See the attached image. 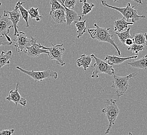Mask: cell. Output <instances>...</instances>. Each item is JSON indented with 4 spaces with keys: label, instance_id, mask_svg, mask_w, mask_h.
Instances as JSON below:
<instances>
[{
    "label": "cell",
    "instance_id": "obj_23",
    "mask_svg": "<svg viewBox=\"0 0 147 135\" xmlns=\"http://www.w3.org/2000/svg\"><path fill=\"white\" fill-rule=\"evenodd\" d=\"M28 11L30 19H35L37 21H40L42 19V17L40 15L38 8L31 7Z\"/></svg>",
    "mask_w": 147,
    "mask_h": 135
},
{
    "label": "cell",
    "instance_id": "obj_19",
    "mask_svg": "<svg viewBox=\"0 0 147 135\" xmlns=\"http://www.w3.org/2000/svg\"><path fill=\"white\" fill-rule=\"evenodd\" d=\"M12 53L11 51H8L6 53L2 51L0 53V69L5 65L10 64L9 59L11 58Z\"/></svg>",
    "mask_w": 147,
    "mask_h": 135
},
{
    "label": "cell",
    "instance_id": "obj_17",
    "mask_svg": "<svg viewBox=\"0 0 147 135\" xmlns=\"http://www.w3.org/2000/svg\"><path fill=\"white\" fill-rule=\"evenodd\" d=\"M92 57L85 54L80 55V58L77 60L76 63L78 67H82L84 70H86L90 67L92 61Z\"/></svg>",
    "mask_w": 147,
    "mask_h": 135
},
{
    "label": "cell",
    "instance_id": "obj_8",
    "mask_svg": "<svg viewBox=\"0 0 147 135\" xmlns=\"http://www.w3.org/2000/svg\"><path fill=\"white\" fill-rule=\"evenodd\" d=\"M11 23L9 14L4 11L3 14L0 16V34L5 36L8 41L13 42L11 38L8 35L10 32V29L13 27V25H10Z\"/></svg>",
    "mask_w": 147,
    "mask_h": 135
},
{
    "label": "cell",
    "instance_id": "obj_24",
    "mask_svg": "<svg viewBox=\"0 0 147 135\" xmlns=\"http://www.w3.org/2000/svg\"><path fill=\"white\" fill-rule=\"evenodd\" d=\"M134 42L139 45H145L146 39L144 37V34H135L134 35Z\"/></svg>",
    "mask_w": 147,
    "mask_h": 135
},
{
    "label": "cell",
    "instance_id": "obj_5",
    "mask_svg": "<svg viewBox=\"0 0 147 135\" xmlns=\"http://www.w3.org/2000/svg\"><path fill=\"white\" fill-rule=\"evenodd\" d=\"M95 60L96 62L93 64V71L91 75L92 78H98L99 73H105L108 75H114L115 70L112 65H109L105 60H103L97 58L94 54L91 55Z\"/></svg>",
    "mask_w": 147,
    "mask_h": 135
},
{
    "label": "cell",
    "instance_id": "obj_15",
    "mask_svg": "<svg viewBox=\"0 0 147 135\" xmlns=\"http://www.w3.org/2000/svg\"><path fill=\"white\" fill-rule=\"evenodd\" d=\"M50 15L55 23H66L65 9H56L54 11L50 12Z\"/></svg>",
    "mask_w": 147,
    "mask_h": 135
},
{
    "label": "cell",
    "instance_id": "obj_2",
    "mask_svg": "<svg viewBox=\"0 0 147 135\" xmlns=\"http://www.w3.org/2000/svg\"><path fill=\"white\" fill-rule=\"evenodd\" d=\"M101 111L106 116L109 121V127L105 132V134H107L110 132L112 127L115 124V122L120 112L119 107L116 104V100L113 99H107L105 103V108Z\"/></svg>",
    "mask_w": 147,
    "mask_h": 135
},
{
    "label": "cell",
    "instance_id": "obj_14",
    "mask_svg": "<svg viewBox=\"0 0 147 135\" xmlns=\"http://www.w3.org/2000/svg\"><path fill=\"white\" fill-rule=\"evenodd\" d=\"M137 57H138L137 54H136L135 56L128 57H121L116 56L114 55L111 56V55H107L105 56V60L108 62L109 65H120L128 59H136Z\"/></svg>",
    "mask_w": 147,
    "mask_h": 135
},
{
    "label": "cell",
    "instance_id": "obj_1",
    "mask_svg": "<svg viewBox=\"0 0 147 135\" xmlns=\"http://www.w3.org/2000/svg\"><path fill=\"white\" fill-rule=\"evenodd\" d=\"M94 29H89L88 32L90 35V37L92 39H96L100 42H107L110 44L116 49L119 55L121 56V53L117 45L112 39L113 35L109 33L110 28H106L100 27L97 23H94Z\"/></svg>",
    "mask_w": 147,
    "mask_h": 135
},
{
    "label": "cell",
    "instance_id": "obj_25",
    "mask_svg": "<svg viewBox=\"0 0 147 135\" xmlns=\"http://www.w3.org/2000/svg\"><path fill=\"white\" fill-rule=\"evenodd\" d=\"M94 6L95 5L93 3H88L87 2L84 3L82 6V17L92 11Z\"/></svg>",
    "mask_w": 147,
    "mask_h": 135
},
{
    "label": "cell",
    "instance_id": "obj_33",
    "mask_svg": "<svg viewBox=\"0 0 147 135\" xmlns=\"http://www.w3.org/2000/svg\"><path fill=\"white\" fill-rule=\"evenodd\" d=\"M79 2L80 3H85L87 2V0H79Z\"/></svg>",
    "mask_w": 147,
    "mask_h": 135
},
{
    "label": "cell",
    "instance_id": "obj_18",
    "mask_svg": "<svg viewBox=\"0 0 147 135\" xmlns=\"http://www.w3.org/2000/svg\"><path fill=\"white\" fill-rule=\"evenodd\" d=\"M128 65L132 67L136 68L138 69H147V55L143 57L142 58L137 60H134L128 62Z\"/></svg>",
    "mask_w": 147,
    "mask_h": 135
},
{
    "label": "cell",
    "instance_id": "obj_12",
    "mask_svg": "<svg viewBox=\"0 0 147 135\" xmlns=\"http://www.w3.org/2000/svg\"><path fill=\"white\" fill-rule=\"evenodd\" d=\"M7 13H8L9 17V19L11 21V23H13V28L14 29V35L16 36L17 34L19 33L20 32L18 31V23L20 20V18L21 17V14L18 9V7L16 5L15 6V9L11 11H5Z\"/></svg>",
    "mask_w": 147,
    "mask_h": 135
},
{
    "label": "cell",
    "instance_id": "obj_10",
    "mask_svg": "<svg viewBox=\"0 0 147 135\" xmlns=\"http://www.w3.org/2000/svg\"><path fill=\"white\" fill-rule=\"evenodd\" d=\"M16 36L17 38L14 39L15 42L14 46L17 52L22 53L27 46L31 45V39H28L25 33L22 31L20 32Z\"/></svg>",
    "mask_w": 147,
    "mask_h": 135
},
{
    "label": "cell",
    "instance_id": "obj_32",
    "mask_svg": "<svg viewBox=\"0 0 147 135\" xmlns=\"http://www.w3.org/2000/svg\"><path fill=\"white\" fill-rule=\"evenodd\" d=\"M144 37H145V39H146V43L145 45H147V33H145L144 34Z\"/></svg>",
    "mask_w": 147,
    "mask_h": 135
},
{
    "label": "cell",
    "instance_id": "obj_11",
    "mask_svg": "<svg viewBox=\"0 0 147 135\" xmlns=\"http://www.w3.org/2000/svg\"><path fill=\"white\" fill-rule=\"evenodd\" d=\"M20 86V82L18 81L15 90H11L9 92V96L6 97V100L13 102L16 106H17L18 104H20L23 106H26L27 104V101L24 97H22L20 96L18 92Z\"/></svg>",
    "mask_w": 147,
    "mask_h": 135
},
{
    "label": "cell",
    "instance_id": "obj_27",
    "mask_svg": "<svg viewBox=\"0 0 147 135\" xmlns=\"http://www.w3.org/2000/svg\"><path fill=\"white\" fill-rule=\"evenodd\" d=\"M50 4L51 6L50 12L54 11L55 10L58 9H65L64 7L63 6L62 4L60 3L58 0H51Z\"/></svg>",
    "mask_w": 147,
    "mask_h": 135
},
{
    "label": "cell",
    "instance_id": "obj_30",
    "mask_svg": "<svg viewBox=\"0 0 147 135\" xmlns=\"http://www.w3.org/2000/svg\"><path fill=\"white\" fill-rule=\"evenodd\" d=\"M134 43V39H133L129 38V39H127L125 41L124 45L125 46H126L127 47H128L131 46Z\"/></svg>",
    "mask_w": 147,
    "mask_h": 135
},
{
    "label": "cell",
    "instance_id": "obj_34",
    "mask_svg": "<svg viewBox=\"0 0 147 135\" xmlns=\"http://www.w3.org/2000/svg\"><path fill=\"white\" fill-rule=\"evenodd\" d=\"M1 5H2V3L0 2V6H1Z\"/></svg>",
    "mask_w": 147,
    "mask_h": 135
},
{
    "label": "cell",
    "instance_id": "obj_9",
    "mask_svg": "<svg viewBox=\"0 0 147 135\" xmlns=\"http://www.w3.org/2000/svg\"><path fill=\"white\" fill-rule=\"evenodd\" d=\"M31 45L27 46L25 49V53L32 57H38L41 53L49 54V51L47 49H43L42 45L39 43H37V40L34 37L31 36Z\"/></svg>",
    "mask_w": 147,
    "mask_h": 135
},
{
    "label": "cell",
    "instance_id": "obj_16",
    "mask_svg": "<svg viewBox=\"0 0 147 135\" xmlns=\"http://www.w3.org/2000/svg\"><path fill=\"white\" fill-rule=\"evenodd\" d=\"M134 23L133 22H128L125 20L124 17L118 19L113 23L114 28V31H117L121 32L124 31V30L127 28L128 25H133Z\"/></svg>",
    "mask_w": 147,
    "mask_h": 135
},
{
    "label": "cell",
    "instance_id": "obj_22",
    "mask_svg": "<svg viewBox=\"0 0 147 135\" xmlns=\"http://www.w3.org/2000/svg\"><path fill=\"white\" fill-rule=\"evenodd\" d=\"M130 30V28H128L125 31H122L121 32H115V34L117 35L119 41L123 45H124L125 42L127 39L134 38V35H131L129 33Z\"/></svg>",
    "mask_w": 147,
    "mask_h": 135
},
{
    "label": "cell",
    "instance_id": "obj_26",
    "mask_svg": "<svg viewBox=\"0 0 147 135\" xmlns=\"http://www.w3.org/2000/svg\"><path fill=\"white\" fill-rule=\"evenodd\" d=\"M144 48L145 47L144 45H139L136 43H134L131 46L127 47V49L138 55V53L144 50Z\"/></svg>",
    "mask_w": 147,
    "mask_h": 135
},
{
    "label": "cell",
    "instance_id": "obj_6",
    "mask_svg": "<svg viewBox=\"0 0 147 135\" xmlns=\"http://www.w3.org/2000/svg\"><path fill=\"white\" fill-rule=\"evenodd\" d=\"M18 70L22 71L23 73H25L28 76L31 77L34 80L35 82L41 81L43 80L49 78H53L57 79V73L55 71L51 70H46L42 71H34V70H26L18 66L16 67Z\"/></svg>",
    "mask_w": 147,
    "mask_h": 135
},
{
    "label": "cell",
    "instance_id": "obj_3",
    "mask_svg": "<svg viewBox=\"0 0 147 135\" xmlns=\"http://www.w3.org/2000/svg\"><path fill=\"white\" fill-rule=\"evenodd\" d=\"M101 4L103 6L109 7L111 9H115L122 14L127 21L129 19H131V22L135 23L137 21L141 19H144L146 16L144 15L140 16L138 14L137 11L134 9L136 6H131L130 3H128L124 7H118L116 6L110 5L107 4V2L105 0H101Z\"/></svg>",
    "mask_w": 147,
    "mask_h": 135
},
{
    "label": "cell",
    "instance_id": "obj_7",
    "mask_svg": "<svg viewBox=\"0 0 147 135\" xmlns=\"http://www.w3.org/2000/svg\"><path fill=\"white\" fill-rule=\"evenodd\" d=\"M51 44V47H47L43 46H41L42 48L45 49H47L49 51L48 56L49 58L51 60H55L57 65L63 66L65 65V62L63 61L62 56L65 51V48L63 47L64 44L54 45Z\"/></svg>",
    "mask_w": 147,
    "mask_h": 135
},
{
    "label": "cell",
    "instance_id": "obj_4",
    "mask_svg": "<svg viewBox=\"0 0 147 135\" xmlns=\"http://www.w3.org/2000/svg\"><path fill=\"white\" fill-rule=\"evenodd\" d=\"M137 73H132L126 76H119L114 75L112 80V84L111 87L115 88V94L119 98L120 97L123 96L129 87V80L134 76H136Z\"/></svg>",
    "mask_w": 147,
    "mask_h": 135
},
{
    "label": "cell",
    "instance_id": "obj_21",
    "mask_svg": "<svg viewBox=\"0 0 147 135\" xmlns=\"http://www.w3.org/2000/svg\"><path fill=\"white\" fill-rule=\"evenodd\" d=\"M26 2H22L20 1H19L17 3H16V5L18 7V9H20V14H21V16L23 18V19L25 21L26 23V27H29V13L28 11L25 9L24 8L23 6V4L24 3H25Z\"/></svg>",
    "mask_w": 147,
    "mask_h": 135
},
{
    "label": "cell",
    "instance_id": "obj_28",
    "mask_svg": "<svg viewBox=\"0 0 147 135\" xmlns=\"http://www.w3.org/2000/svg\"><path fill=\"white\" fill-rule=\"evenodd\" d=\"M3 35H0V46H5V45H11L13 44V42H10L8 41L7 39H3Z\"/></svg>",
    "mask_w": 147,
    "mask_h": 135
},
{
    "label": "cell",
    "instance_id": "obj_29",
    "mask_svg": "<svg viewBox=\"0 0 147 135\" xmlns=\"http://www.w3.org/2000/svg\"><path fill=\"white\" fill-rule=\"evenodd\" d=\"M14 132V129L2 130L0 132V135H11L13 134Z\"/></svg>",
    "mask_w": 147,
    "mask_h": 135
},
{
    "label": "cell",
    "instance_id": "obj_20",
    "mask_svg": "<svg viewBox=\"0 0 147 135\" xmlns=\"http://www.w3.org/2000/svg\"><path fill=\"white\" fill-rule=\"evenodd\" d=\"M86 20H85L84 21H75L74 23L77 28V38L79 39L80 37H82L83 34L85 33L86 31L87 27L86 26Z\"/></svg>",
    "mask_w": 147,
    "mask_h": 135
},
{
    "label": "cell",
    "instance_id": "obj_13",
    "mask_svg": "<svg viewBox=\"0 0 147 135\" xmlns=\"http://www.w3.org/2000/svg\"><path fill=\"white\" fill-rule=\"evenodd\" d=\"M63 6L64 7L65 9V17H66V25L69 26L71 23H74L75 21H81L82 19V16H80L73 9H70L66 7L65 6Z\"/></svg>",
    "mask_w": 147,
    "mask_h": 135
},
{
    "label": "cell",
    "instance_id": "obj_31",
    "mask_svg": "<svg viewBox=\"0 0 147 135\" xmlns=\"http://www.w3.org/2000/svg\"><path fill=\"white\" fill-rule=\"evenodd\" d=\"M117 1H118V0H114V1L115 2H117ZM132 1H135L136 3H138L139 4H142V5L143 4V3L142 2V0H132Z\"/></svg>",
    "mask_w": 147,
    "mask_h": 135
}]
</instances>
